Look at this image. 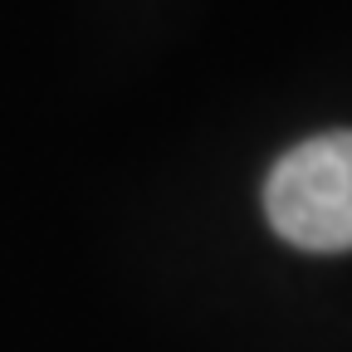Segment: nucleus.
I'll use <instances>...</instances> for the list:
<instances>
[{
    "label": "nucleus",
    "mask_w": 352,
    "mask_h": 352,
    "mask_svg": "<svg viewBox=\"0 0 352 352\" xmlns=\"http://www.w3.org/2000/svg\"><path fill=\"white\" fill-rule=\"evenodd\" d=\"M264 215L294 250H352V132H323L289 147L264 182Z\"/></svg>",
    "instance_id": "f257e3e1"
}]
</instances>
